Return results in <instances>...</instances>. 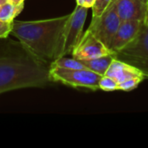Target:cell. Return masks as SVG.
Segmentation results:
<instances>
[{
	"label": "cell",
	"mask_w": 148,
	"mask_h": 148,
	"mask_svg": "<svg viewBox=\"0 0 148 148\" xmlns=\"http://www.w3.org/2000/svg\"><path fill=\"white\" fill-rule=\"evenodd\" d=\"M88 9L85 6L77 4L74 11L69 14V17L63 28L58 58L72 55L83 35V27L88 15Z\"/></svg>",
	"instance_id": "5b68a950"
},
{
	"label": "cell",
	"mask_w": 148,
	"mask_h": 148,
	"mask_svg": "<svg viewBox=\"0 0 148 148\" xmlns=\"http://www.w3.org/2000/svg\"><path fill=\"white\" fill-rule=\"evenodd\" d=\"M142 21L127 20L121 22L110 46V50L114 55L134 39L140 29Z\"/></svg>",
	"instance_id": "ba28073f"
},
{
	"label": "cell",
	"mask_w": 148,
	"mask_h": 148,
	"mask_svg": "<svg viewBox=\"0 0 148 148\" xmlns=\"http://www.w3.org/2000/svg\"><path fill=\"white\" fill-rule=\"evenodd\" d=\"M140 1H141V2H143L144 3H146V4H147V3L148 0H140Z\"/></svg>",
	"instance_id": "7402d4cb"
},
{
	"label": "cell",
	"mask_w": 148,
	"mask_h": 148,
	"mask_svg": "<svg viewBox=\"0 0 148 148\" xmlns=\"http://www.w3.org/2000/svg\"><path fill=\"white\" fill-rule=\"evenodd\" d=\"M100 89L107 92H113L115 90H119V84L118 82L110 76L103 75L99 82Z\"/></svg>",
	"instance_id": "5bb4252c"
},
{
	"label": "cell",
	"mask_w": 148,
	"mask_h": 148,
	"mask_svg": "<svg viewBox=\"0 0 148 148\" xmlns=\"http://www.w3.org/2000/svg\"><path fill=\"white\" fill-rule=\"evenodd\" d=\"M114 57L139 69L148 78V14L134 39L116 52Z\"/></svg>",
	"instance_id": "3957f363"
},
{
	"label": "cell",
	"mask_w": 148,
	"mask_h": 148,
	"mask_svg": "<svg viewBox=\"0 0 148 148\" xmlns=\"http://www.w3.org/2000/svg\"><path fill=\"white\" fill-rule=\"evenodd\" d=\"M12 27H13V22L7 23L0 20V39L6 38L10 35V33H11Z\"/></svg>",
	"instance_id": "e0dca14e"
},
{
	"label": "cell",
	"mask_w": 148,
	"mask_h": 148,
	"mask_svg": "<svg viewBox=\"0 0 148 148\" xmlns=\"http://www.w3.org/2000/svg\"><path fill=\"white\" fill-rule=\"evenodd\" d=\"M145 78L143 77H136V78H132L129 80H127L119 84V90L122 91H131L136 88L141 82L144 81Z\"/></svg>",
	"instance_id": "9a60e30c"
},
{
	"label": "cell",
	"mask_w": 148,
	"mask_h": 148,
	"mask_svg": "<svg viewBox=\"0 0 148 148\" xmlns=\"http://www.w3.org/2000/svg\"><path fill=\"white\" fill-rule=\"evenodd\" d=\"M50 82L49 65L28 53L0 56V95L25 88H42Z\"/></svg>",
	"instance_id": "7a4b0ae2"
},
{
	"label": "cell",
	"mask_w": 148,
	"mask_h": 148,
	"mask_svg": "<svg viewBox=\"0 0 148 148\" xmlns=\"http://www.w3.org/2000/svg\"><path fill=\"white\" fill-rule=\"evenodd\" d=\"M7 1H8V0H0V7H1L3 3H5Z\"/></svg>",
	"instance_id": "44dd1931"
},
{
	"label": "cell",
	"mask_w": 148,
	"mask_h": 148,
	"mask_svg": "<svg viewBox=\"0 0 148 148\" xmlns=\"http://www.w3.org/2000/svg\"><path fill=\"white\" fill-rule=\"evenodd\" d=\"M113 0H95V3L92 7V14L93 17L101 16L105 10L109 6V4L112 3Z\"/></svg>",
	"instance_id": "2e32d148"
},
{
	"label": "cell",
	"mask_w": 148,
	"mask_h": 148,
	"mask_svg": "<svg viewBox=\"0 0 148 148\" xmlns=\"http://www.w3.org/2000/svg\"><path fill=\"white\" fill-rule=\"evenodd\" d=\"M76 3L78 5H82V6L85 5V0H76Z\"/></svg>",
	"instance_id": "ffe728a7"
},
{
	"label": "cell",
	"mask_w": 148,
	"mask_h": 148,
	"mask_svg": "<svg viewBox=\"0 0 148 148\" xmlns=\"http://www.w3.org/2000/svg\"><path fill=\"white\" fill-rule=\"evenodd\" d=\"M114 58H115L114 55L111 54V55L103 56L98 58H95V59L82 60V62L88 69L94 71L95 73L103 76L105 75L106 72L109 69Z\"/></svg>",
	"instance_id": "8fae6325"
},
{
	"label": "cell",
	"mask_w": 148,
	"mask_h": 148,
	"mask_svg": "<svg viewBox=\"0 0 148 148\" xmlns=\"http://www.w3.org/2000/svg\"><path fill=\"white\" fill-rule=\"evenodd\" d=\"M121 23V20L114 4L111 3L101 16L92 17L88 29L110 49V46Z\"/></svg>",
	"instance_id": "8992f818"
},
{
	"label": "cell",
	"mask_w": 148,
	"mask_h": 148,
	"mask_svg": "<svg viewBox=\"0 0 148 148\" xmlns=\"http://www.w3.org/2000/svg\"><path fill=\"white\" fill-rule=\"evenodd\" d=\"M8 2L11 3L14 5H21L24 4V0H8Z\"/></svg>",
	"instance_id": "ac0fdd59"
},
{
	"label": "cell",
	"mask_w": 148,
	"mask_h": 148,
	"mask_svg": "<svg viewBox=\"0 0 148 148\" xmlns=\"http://www.w3.org/2000/svg\"><path fill=\"white\" fill-rule=\"evenodd\" d=\"M105 75L112 77L118 82V84L132 78H136V77L146 78L144 74L139 69L123 61L118 60L116 58H114V61L112 62Z\"/></svg>",
	"instance_id": "30bf717a"
},
{
	"label": "cell",
	"mask_w": 148,
	"mask_h": 148,
	"mask_svg": "<svg viewBox=\"0 0 148 148\" xmlns=\"http://www.w3.org/2000/svg\"><path fill=\"white\" fill-rule=\"evenodd\" d=\"M95 0H85V7L87 8H92Z\"/></svg>",
	"instance_id": "d6986e66"
},
{
	"label": "cell",
	"mask_w": 148,
	"mask_h": 148,
	"mask_svg": "<svg viewBox=\"0 0 148 148\" xmlns=\"http://www.w3.org/2000/svg\"><path fill=\"white\" fill-rule=\"evenodd\" d=\"M111 54L113 52L89 29H87L75 48L72 56L74 58L82 61L95 59Z\"/></svg>",
	"instance_id": "52a82bcc"
},
{
	"label": "cell",
	"mask_w": 148,
	"mask_h": 148,
	"mask_svg": "<svg viewBox=\"0 0 148 148\" xmlns=\"http://www.w3.org/2000/svg\"><path fill=\"white\" fill-rule=\"evenodd\" d=\"M147 13H146V14H148V1H147Z\"/></svg>",
	"instance_id": "603a6c76"
},
{
	"label": "cell",
	"mask_w": 148,
	"mask_h": 148,
	"mask_svg": "<svg viewBox=\"0 0 148 148\" xmlns=\"http://www.w3.org/2000/svg\"><path fill=\"white\" fill-rule=\"evenodd\" d=\"M101 77V75L88 69H68L55 65L49 66L50 82H60L75 88H83L91 90L100 89L99 82Z\"/></svg>",
	"instance_id": "277c9868"
},
{
	"label": "cell",
	"mask_w": 148,
	"mask_h": 148,
	"mask_svg": "<svg viewBox=\"0 0 148 148\" xmlns=\"http://www.w3.org/2000/svg\"><path fill=\"white\" fill-rule=\"evenodd\" d=\"M112 3L121 22L145 18L147 5L140 0H113Z\"/></svg>",
	"instance_id": "9c48e42d"
},
{
	"label": "cell",
	"mask_w": 148,
	"mask_h": 148,
	"mask_svg": "<svg viewBox=\"0 0 148 148\" xmlns=\"http://www.w3.org/2000/svg\"><path fill=\"white\" fill-rule=\"evenodd\" d=\"M24 4L14 5L10 2H6L0 7V20L3 22L11 23L15 20L23 9Z\"/></svg>",
	"instance_id": "7c38bea8"
},
{
	"label": "cell",
	"mask_w": 148,
	"mask_h": 148,
	"mask_svg": "<svg viewBox=\"0 0 148 148\" xmlns=\"http://www.w3.org/2000/svg\"><path fill=\"white\" fill-rule=\"evenodd\" d=\"M50 65H55L60 68L68 69H87L81 60L75 58H66L65 56L57 58Z\"/></svg>",
	"instance_id": "4fadbf2b"
},
{
	"label": "cell",
	"mask_w": 148,
	"mask_h": 148,
	"mask_svg": "<svg viewBox=\"0 0 148 148\" xmlns=\"http://www.w3.org/2000/svg\"><path fill=\"white\" fill-rule=\"evenodd\" d=\"M69 17V14L36 21L14 20L11 33L24 50L50 66L59 56L62 31Z\"/></svg>",
	"instance_id": "6da1fadb"
}]
</instances>
